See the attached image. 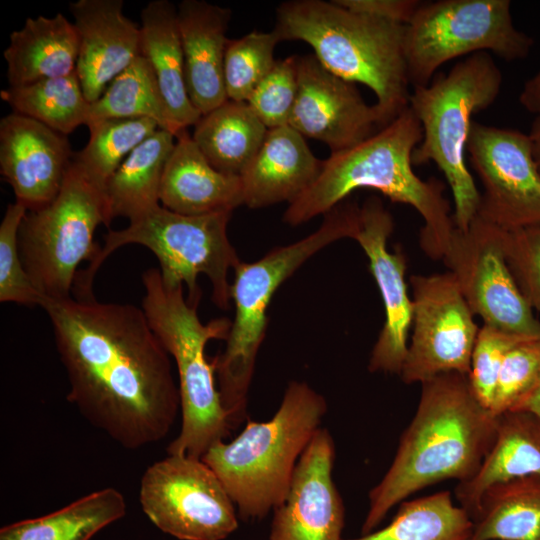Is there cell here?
Instances as JSON below:
<instances>
[{
  "label": "cell",
  "instance_id": "cell-1",
  "mask_svg": "<svg viewBox=\"0 0 540 540\" xmlns=\"http://www.w3.org/2000/svg\"><path fill=\"white\" fill-rule=\"evenodd\" d=\"M81 415L126 449L162 440L180 411L169 353L142 308L95 297L44 298Z\"/></svg>",
  "mask_w": 540,
  "mask_h": 540
},
{
  "label": "cell",
  "instance_id": "cell-2",
  "mask_svg": "<svg viewBox=\"0 0 540 540\" xmlns=\"http://www.w3.org/2000/svg\"><path fill=\"white\" fill-rule=\"evenodd\" d=\"M497 416L483 406L468 376L444 373L421 383L415 414L395 456L370 490L361 534L375 530L388 512L430 485L470 479L492 446Z\"/></svg>",
  "mask_w": 540,
  "mask_h": 540
},
{
  "label": "cell",
  "instance_id": "cell-3",
  "mask_svg": "<svg viewBox=\"0 0 540 540\" xmlns=\"http://www.w3.org/2000/svg\"><path fill=\"white\" fill-rule=\"evenodd\" d=\"M422 137L421 124L408 106L369 138L331 153L315 182L289 203L284 222L303 224L326 214L353 191L373 189L416 209L425 222L421 248L429 257L442 259L455 226L444 184L423 180L413 170L412 154Z\"/></svg>",
  "mask_w": 540,
  "mask_h": 540
},
{
  "label": "cell",
  "instance_id": "cell-4",
  "mask_svg": "<svg viewBox=\"0 0 540 540\" xmlns=\"http://www.w3.org/2000/svg\"><path fill=\"white\" fill-rule=\"evenodd\" d=\"M405 28L333 0H290L277 7L273 32L280 41L306 42L328 71L369 87L382 129L409 106Z\"/></svg>",
  "mask_w": 540,
  "mask_h": 540
},
{
  "label": "cell",
  "instance_id": "cell-5",
  "mask_svg": "<svg viewBox=\"0 0 540 540\" xmlns=\"http://www.w3.org/2000/svg\"><path fill=\"white\" fill-rule=\"evenodd\" d=\"M327 409L320 393L292 381L271 419L247 422L233 440L218 441L204 454L202 460L222 482L241 519H262L282 503Z\"/></svg>",
  "mask_w": 540,
  "mask_h": 540
},
{
  "label": "cell",
  "instance_id": "cell-6",
  "mask_svg": "<svg viewBox=\"0 0 540 540\" xmlns=\"http://www.w3.org/2000/svg\"><path fill=\"white\" fill-rule=\"evenodd\" d=\"M142 309L150 327L173 357L179 378L181 429L168 454L202 459L208 449L233 429L217 388L215 365L206 356L212 339L226 340L231 322L217 318L204 324L197 307L185 299L183 286L167 287L159 269L142 274Z\"/></svg>",
  "mask_w": 540,
  "mask_h": 540
},
{
  "label": "cell",
  "instance_id": "cell-7",
  "mask_svg": "<svg viewBox=\"0 0 540 540\" xmlns=\"http://www.w3.org/2000/svg\"><path fill=\"white\" fill-rule=\"evenodd\" d=\"M359 223L360 207L343 201L324 214L321 226L312 234L274 248L253 263L240 261L234 268L230 294L235 316L224 351L212 359L220 399L233 428L246 417L247 395L266 334V311L274 293L319 250L342 238L354 239Z\"/></svg>",
  "mask_w": 540,
  "mask_h": 540
},
{
  "label": "cell",
  "instance_id": "cell-8",
  "mask_svg": "<svg viewBox=\"0 0 540 540\" xmlns=\"http://www.w3.org/2000/svg\"><path fill=\"white\" fill-rule=\"evenodd\" d=\"M502 80L491 54L479 52L437 74L428 85L413 87L410 94L409 107L423 133L412 163L433 162L442 171L454 200L452 220L460 230L468 229L480 205V192L465 161L472 116L495 102Z\"/></svg>",
  "mask_w": 540,
  "mask_h": 540
},
{
  "label": "cell",
  "instance_id": "cell-9",
  "mask_svg": "<svg viewBox=\"0 0 540 540\" xmlns=\"http://www.w3.org/2000/svg\"><path fill=\"white\" fill-rule=\"evenodd\" d=\"M231 213L190 216L158 205L129 220L121 230H109L97 258L76 276L75 296L91 297L93 279L104 260L118 248L139 244L157 257L160 274L167 287L186 284L188 302L199 304L201 290L197 279L205 274L212 286V301L222 310L229 307L231 285L229 268L240 259L227 235Z\"/></svg>",
  "mask_w": 540,
  "mask_h": 540
},
{
  "label": "cell",
  "instance_id": "cell-10",
  "mask_svg": "<svg viewBox=\"0 0 540 540\" xmlns=\"http://www.w3.org/2000/svg\"><path fill=\"white\" fill-rule=\"evenodd\" d=\"M100 224L110 225L103 190L73 159L56 198L27 211L19 228L21 260L43 298L71 297L79 264L93 262L101 250L94 241Z\"/></svg>",
  "mask_w": 540,
  "mask_h": 540
},
{
  "label": "cell",
  "instance_id": "cell-11",
  "mask_svg": "<svg viewBox=\"0 0 540 540\" xmlns=\"http://www.w3.org/2000/svg\"><path fill=\"white\" fill-rule=\"evenodd\" d=\"M533 40L518 30L509 0L422 2L406 25L404 49L413 87L428 85L444 63L493 52L506 61L526 58Z\"/></svg>",
  "mask_w": 540,
  "mask_h": 540
},
{
  "label": "cell",
  "instance_id": "cell-12",
  "mask_svg": "<svg viewBox=\"0 0 540 540\" xmlns=\"http://www.w3.org/2000/svg\"><path fill=\"white\" fill-rule=\"evenodd\" d=\"M139 500L149 520L179 540H223L238 528L237 509L199 458L168 454L144 472Z\"/></svg>",
  "mask_w": 540,
  "mask_h": 540
},
{
  "label": "cell",
  "instance_id": "cell-13",
  "mask_svg": "<svg viewBox=\"0 0 540 540\" xmlns=\"http://www.w3.org/2000/svg\"><path fill=\"white\" fill-rule=\"evenodd\" d=\"M506 234L507 230L477 215L467 230L454 227L442 260L484 324L524 338H540V320L507 262Z\"/></svg>",
  "mask_w": 540,
  "mask_h": 540
},
{
  "label": "cell",
  "instance_id": "cell-14",
  "mask_svg": "<svg viewBox=\"0 0 540 540\" xmlns=\"http://www.w3.org/2000/svg\"><path fill=\"white\" fill-rule=\"evenodd\" d=\"M412 334L400 372L406 384L444 373L468 376L479 331L455 277L449 271L412 275Z\"/></svg>",
  "mask_w": 540,
  "mask_h": 540
},
{
  "label": "cell",
  "instance_id": "cell-15",
  "mask_svg": "<svg viewBox=\"0 0 540 540\" xmlns=\"http://www.w3.org/2000/svg\"><path fill=\"white\" fill-rule=\"evenodd\" d=\"M466 152L483 187L477 215L507 231L540 227V170L529 134L473 120Z\"/></svg>",
  "mask_w": 540,
  "mask_h": 540
},
{
  "label": "cell",
  "instance_id": "cell-16",
  "mask_svg": "<svg viewBox=\"0 0 540 540\" xmlns=\"http://www.w3.org/2000/svg\"><path fill=\"white\" fill-rule=\"evenodd\" d=\"M298 91L288 125L325 143L331 153L349 149L380 130L375 105L355 83L328 71L314 54L298 56Z\"/></svg>",
  "mask_w": 540,
  "mask_h": 540
},
{
  "label": "cell",
  "instance_id": "cell-17",
  "mask_svg": "<svg viewBox=\"0 0 540 540\" xmlns=\"http://www.w3.org/2000/svg\"><path fill=\"white\" fill-rule=\"evenodd\" d=\"M394 228L390 212L377 197L360 207L359 229L354 239L369 259L370 271L380 290L385 322L372 349L368 368L371 372L399 374L406 357L412 326V299L408 295L404 253L387 249Z\"/></svg>",
  "mask_w": 540,
  "mask_h": 540
},
{
  "label": "cell",
  "instance_id": "cell-18",
  "mask_svg": "<svg viewBox=\"0 0 540 540\" xmlns=\"http://www.w3.org/2000/svg\"><path fill=\"white\" fill-rule=\"evenodd\" d=\"M335 444L319 428L295 468L289 491L273 510L269 540H342L345 509L333 480Z\"/></svg>",
  "mask_w": 540,
  "mask_h": 540
},
{
  "label": "cell",
  "instance_id": "cell-19",
  "mask_svg": "<svg viewBox=\"0 0 540 540\" xmlns=\"http://www.w3.org/2000/svg\"><path fill=\"white\" fill-rule=\"evenodd\" d=\"M73 157L66 135L15 112L1 119L0 173L28 211L56 198Z\"/></svg>",
  "mask_w": 540,
  "mask_h": 540
},
{
  "label": "cell",
  "instance_id": "cell-20",
  "mask_svg": "<svg viewBox=\"0 0 540 540\" xmlns=\"http://www.w3.org/2000/svg\"><path fill=\"white\" fill-rule=\"evenodd\" d=\"M122 0H78L69 5L79 37L76 74L93 103L140 55V27L123 13Z\"/></svg>",
  "mask_w": 540,
  "mask_h": 540
},
{
  "label": "cell",
  "instance_id": "cell-21",
  "mask_svg": "<svg viewBox=\"0 0 540 540\" xmlns=\"http://www.w3.org/2000/svg\"><path fill=\"white\" fill-rule=\"evenodd\" d=\"M231 13L203 0H183L177 7L186 88L202 116L228 100L224 57Z\"/></svg>",
  "mask_w": 540,
  "mask_h": 540
},
{
  "label": "cell",
  "instance_id": "cell-22",
  "mask_svg": "<svg viewBox=\"0 0 540 540\" xmlns=\"http://www.w3.org/2000/svg\"><path fill=\"white\" fill-rule=\"evenodd\" d=\"M322 165L295 129L289 125L268 129L240 175L244 205L256 209L294 201L315 182Z\"/></svg>",
  "mask_w": 540,
  "mask_h": 540
},
{
  "label": "cell",
  "instance_id": "cell-23",
  "mask_svg": "<svg viewBox=\"0 0 540 540\" xmlns=\"http://www.w3.org/2000/svg\"><path fill=\"white\" fill-rule=\"evenodd\" d=\"M159 200L183 215L232 213L244 204L241 177L215 169L183 130L164 168Z\"/></svg>",
  "mask_w": 540,
  "mask_h": 540
},
{
  "label": "cell",
  "instance_id": "cell-24",
  "mask_svg": "<svg viewBox=\"0 0 540 540\" xmlns=\"http://www.w3.org/2000/svg\"><path fill=\"white\" fill-rule=\"evenodd\" d=\"M528 476L540 477V419L528 411H508L497 416L492 446L476 473L457 483L454 498L473 519L489 487Z\"/></svg>",
  "mask_w": 540,
  "mask_h": 540
},
{
  "label": "cell",
  "instance_id": "cell-25",
  "mask_svg": "<svg viewBox=\"0 0 540 540\" xmlns=\"http://www.w3.org/2000/svg\"><path fill=\"white\" fill-rule=\"evenodd\" d=\"M140 55L147 60L154 73L177 130L181 132L195 126L202 115L187 92L177 8L168 0H153L142 9Z\"/></svg>",
  "mask_w": 540,
  "mask_h": 540
},
{
  "label": "cell",
  "instance_id": "cell-26",
  "mask_svg": "<svg viewBox=\"0 0 540 540\" xmlns=\"http://www.w3.org/2000/svg\"><path fill=\"white\" fill-rule=\"evenodd\" d=\"M3 56L10 86L66 76L76 71L79 37L62 13L54 17L27 18L10 34Z\"/></svg>",
  "mask_w": 540,
  "mask_h": 540
},
{
  "label": "cell",
  "instance_id": "cell-27",
  "mask_svg": "<svg viewBox=\"0 0 540 540\" xmlns=\"http://www.w3.org/2000/svg\"><path fill=\"white\" fill-rule=\"evenodd\" d=\"M175 143L173 133L158 129L110 176L103 188L109 224L115 217L131 220L160 205L162 175Z\"/></svg>",
  "mask_w": 540,
  "mask_h": 540
},
{
  "label": "cell",
  "instance_id": "cell-28",
  "mask_svg": "<svg viewBox=\"0 0 540 540\" xmlns=\"http://www.w3.org/2000/svg\"><path fill=\"white\" fill-rule=\"evenodd\" d=\"M267 131L247 102L228 99L200 118L192 139L215 169L240 176Z\"/></svg>",
  "mask_w": 540,
  "mask_h": 540
},
{
  "label": "cell",
  "instance_id": "cell-29",
  "mask_svg": "<svg viewBox=\"0 0 540 540\" xmlns=\"http://www.w3.org/2000/svg\"><path fill=\"white\" fill-rule=\"evenodd\" d=\"M126 513L124 496L107 487L47 515L0 529V540H90Z\"/></svg>",
  "mask_w": 540,
  "mask_h": 540
},
{
  "label": "cell",
  "instance_id": "cell-30",
  "mask_svg": "<svg viewBox=\"0 0 540 540\" xmlns=\"http://www.w3.org/2000/svg\"><path fill=\"white\" fill-rule=\"evenodd\" d=\"M473 522V540H540V477L489 487Z\"/></svg>",
  "mask_w": 540,
  "mask_h": 540
},
{
  "label": "cell",
  "instance_id": "cell-31",
  "mask_svg": "<svg viewBox=\"0 0 540 540\" xmlns=\"http://www.w3.org/2000/svg\"><path fill=\"white\" fill-rule=\"evenodd\" d=\"M474 522L450 491L405 500L389 524L347 540H473Z\"/></svg>",
  "mask_w": 540,
  "mask_h": 540
},
{
  "label": "cell",
  "instance_id": "cell-32",
  "mask_svg": "<svg viewBox=\"0 0 540 540\" xmlns=\"http://www.w3.org/2000/svg\"><path fill=\"white\" fill-rule=\"evenodd\" d=\"M15 113L32 118L67 135L87 125L90 102L86 99L76 71L72 74L9 86L0 92Z\"/></svg>",
  "mask_w": 540,
  "mask_h": 540
},
{
  "label": "cell",
  "instance_id": "cell-33",
  "mask_svg": "<svg viewBox=\"0 0 540 540\" xmlns=\"http://www.w3.org/2000/svg\"><path fill=\"white\" fill-rule=\"evenodd\" d=\"M110 118H149L176 137L180 133L168 114L151 67L141 55L90 104L87 125Z\"/></svg>",
  "mask_w": 540,
  "mask_h": 540
},
{
  "label": "cell",
  "instance_id": "cell-34",
  "mask_svg": "<svg viewBox=\"0 0 540 540\" xmlns=\"http://www.w3.org/2000/svg\"><path fill=\"white\" fill-rule=\"evenodd\" d=\"M86 146L74 161L103 190L106 181L128 155L155 133L159 125L149 118H110L90 122Z\"/></svg>",
  "mask_w": 540,
  "mask_h": 540
},
{
  "label": "cell",
  "instance_id": "cell-35",
  "mask_svg": "<svg viewBox=\"0 0 540 540\" xmlns=\"http://www.w3.org/2000/svg\"><path fill=\"white\" fill-rule=\"evenodd\" d=\"M279 42L273 30L252 31L238 39H229L224 57V81L229 100H248L273 68L274 49Z\"/></svg>",
  "mask_w": 540,
  "mask_h": 540
},
{
  "label": "cell",
  "instance_id": "cell-36",
  "mask_svg": "<svg viewBox=\"0 0 540 540\" xmlns=\"http://www.w3.org/2000/svg\"><path fill=\"white\" fill-rule=\"evenodd\" d=\"M27 211L19 202L9 204L0 225V301L40 306L44 298L24 268L18 244L19 228Z\"/></svg>",
  "mask_w": 540,
  "mask_h": 540
},
{
  "label": "cell",
  "instance_id": "cell-37",
  "mask_svg": "<svg viewBox=\"0 0 540 540\" xmlns=\"http://www.w3.org/2000/svg\"><path fill=\"white\" fill-rule=\"evenodd\" d=\"M297 55L276 60L246 101L267 129L288 125L298 91Z\"/></svg>",
  "mask_w": 540,
  "mask_h": 540
},
{
  "label": "cell",
  "instance_id": "cell-38",
  "mask_svg": "<svg viewBox=\"0 0 540 540\" xmlns=\"http://www.w3.org/2000/svg\"><path fill=\"white\" fill-rule=\"evenodd\" d=\"M540 382V338L527 339L509 350L503 361L491 411L513 410Z\"/></svg>",
  "mask_w": 540,
  "mask_h": 540
},
{
  "label": "cell",
  "instance_id": "cell-39",
  "mask_svg": "<svg viewBox=\"0 0 540 540\" xmlns=\"http://www.w3.org/2000/svg\"><path fill=\"white\" fill-rule=\"evenodd\" d=\"M524 338L483 324L473 348L468 380L478 401L491 410L499 373L505 356Z\"/></svg>",
  "mask_w": 540,
  "mask_h": 540
},
{
  "label": "cell",
  "instance_id": "cell-40",
  "mask_svg": "<svg viewBox=\"0 0 540 540\" xmlns=\"http://www.w3.org/2000/svg\"><path fill=\"white\" fill-rule=\"evenodd\" d=\"M505 251L522 294L540 314V227L507 231Z\"/></svg>",
  "mask_w": 540,
  "mask_h": 540
},
{
  "label": "cell",
  "instance_id": "cell-41",
  "mask_svg": "<svg viewBox=\"0 0 540 540\" xmlns=\"http://www.w3.org/2000/svg\"><path fill=\"white\" fill-rule=\"evenodd\" d=\"M356 13L407 25L422 4L418 0H333Z\"/></svg>",
  "mask_w": 540,
  "mask_h": 540
},
{
  "label": "cell",
  "instance_id": "cell-42",
  "mask_svg": "<svg viewBox=\"0 0 540 540\" xmlns=\"http://www.w3.org/2000/svg\"><path fill=\"white\" fill-rule=\"evenodd\" d=\"M519 102L527 111L540 116V68L525 82Z\"/></svg>",
  "mask_w": 540,
  "mask_h": 540
},
{
  "label": "cell",
  "instance_id": "cell-43",
  "mask_svg": "<svg viewBox=\"0 0 540 540\" xmlns=\"http://www.w3.org/2000/svg\"><path fill=\"white\" fill-rule=\"evenodd\" d=\"M513 410L528 411L540 419V382Z\"/></svg>",
  "mask_w": 540,
  "mask_h": 540
},
{
  "label": "cell",
  "instance_id": "cell-44",
  "mask_svg": "<svg viewBox=\"0 0 540 540\" xmlns=\"http://www.w3.org/2000/svg\"><path fill=\"white\" fill-rule=\"evenodd\" d=\"M534 159L540 170V116H536L529 133Z\"/></svg>",
  "mask_w": 540,
  "mask_h": 540
}]
</instances>
